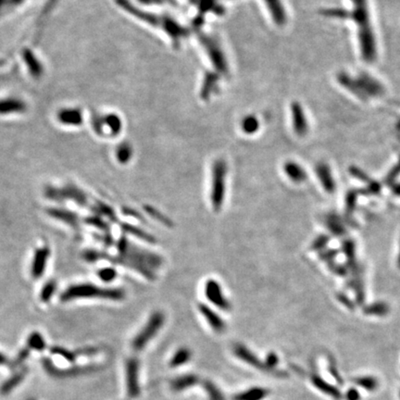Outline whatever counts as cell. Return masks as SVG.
<instances>
[{
    "instance_id": "obj_32",
    "label": "cell",
    "mask_w": 400,
    "mask_h": 400,
    "mask_svg": "<svg viewBox=\"0 0 400 400\" xmlns=\"http://www.w3.org/2000/svg\"><path fill=\"white\" fill-rule=\"evenodd\" d=\"M27 0H0V16L9 13L11 10L25 4Z\"/></svg>"
},
{
    "instance_id": "obj_6",
    "label": "cell",
    "mask_w": 400,
    "mask_h": 400,
    "mask_svg": "<svg viewBox=\"0 0 400 400\" xmlns=\"http://www.w3.org/2000/svg\"><path fill=\"white\" fill-rule=\"evenodd\" d=\"M165 322V315L161 311H155L149 317L142 330L133 338L132 346L134 350H142L149 341L158 334Z\"/></svg>"
},
{
    "instance_id": "obj_16",
    "label": "cell",
    "mask_w": 400,
    "mask_h": 400,
    "mask_svg": "<svg viewBox=\"0 0 400 400\" xmlns=\"http://www.w3.org/2000/svg\"><path fill=\"white\" fill-rule=\"evenodd\" d=\"M266 3L268 10L272 15V20L277 25H286L287 17L285 7L283 5L281 0H264Z\"/></svg>"
},
{
    "instance_id": "obj_13",
    "label": "cell",
    "mask_w": 400,
    "mask_h": 400,
    "mask_svg": "<svg viewBox=\"0 0 400 400\" xmlns=\"http://www.w3.org/2000/svg\"><path fill=\"white\" fill-rule=\"evenodd\" d=\"M27 109V105L19 98H5L0 99V115L23 113Z\"/></svg>"
},
{
    "instance_id": "obj_14",
    "label": "cell",
    "mask_w": 400,
    "mask_h": 400,
    "mask_svg": "<svg viewBox=\"0 0 400 400\" xmlns=\"http://www.w3.org/2000/svg\"><path fill=\"white\" fill-rule=\"evenodd\" d=\"M127 375V390L131 397H135L139 394L138 386V364L135 360H130L126 367Z\"/></svg>"
},
{
    "instance_id": "obj_59",
    "label": "cell",
    "mask_w": 400,
    "mask_h": 400,
    "mask_svg": "<svg viewBox=\"0 0 400 400\" xmlns=\"http://www.w3.org/2000/svg\"><path fill=\"white\" fill-rule=\"evenodd\" d=\"M28 400H35V399H34V398H30V399Z\"/></svg>"
},
{
    "instance_id": "obj_4",
    "label": "cell",
    "mask_w": 400,
    "mask_h": 400,
    "mask_svg": "<svg viewBox=\"0 0 400 400\" xmlns=\"http://www.w3.org/2000/svg\"><path fill=\"white\" fill-rule=\"evenodd\" d=\"M125 292L122 288H105L91 284L76 285L68 288L62 294V300L69 301L76 298H101L113 301L123 300Z\"/></svg>"
},
{
    "instance_id": "obj_30",
    "label": "cell",
    "mask_w": 400,
    "mask_h": 400,
    "mask_svg": "<svg viewBox=\"0 0 400 400\" xmlns=\"http://www.w3.org/2000/svg\"><path fill=\"white\" fill-rule=\"evenodd\" d=\"M241 127H242L243 131L247 134H253V133H256L260 128V123L255 116L249 115V116H247L243 119Z\"/></svg>"
},
{
    "instance_id": "obj_8",
    "label": "cell",
    "mask_w": 400,
    "mask_h": 400,
    "mask_svg": "<svg viewBox=\"0 0 400 400\" xmlns=\"http://www.w3.org/2000/svg\"><path fill=\"white\" fill-rule=\"evenodd\" d=\"M42 364H43L45 371L50 376H53L56 378H60V379L67 378V377H74V376L87 374V373H91V372H94L96 370H99V366L96 365L74 366L69 369L60 370V369H58L53 364V362L48 358L42 359Z\"/></svg>"
},
{
    "instance_id": "obj_49",
    "label": "cell",
    "mask_w": 400,
    "mask_h": 400,
    "mask_svg": "<svg viewBox=\"0 0 400 400\" xmlns=\"http://www.w3.org/2000/svg\"><path fill=\"white\" fill-rule=\"evenodd\" d=\"M55 291V287H54V284L52 283V284H50V285H49L48 287H45L44 288V291H43V293H42V298H43V300H44V301H46V300H49V298H50V296L53 294V292Z\"/></svg>"
},
{
    "instance_id": "obj_51",
    "label": "cell",
    "mask_w": 400,
    "mask_h": 400,
    "mask_svg": "<svg viewBox=\"0 0 400 400\" xmlns=\"http://www.w3.org/2000/svg\"><path fill=\"white\" fill-rule=\"evenodd\" d=\"M346 399L360 400L361 399V395H360V393L358 392V390H356L355 388H350L346 393Z\"/></svg>"
},
{
    "instance_id": "obj_3",
    "label": "cell",
    "mask_w": 400,
    "mask_h": 400,
    "mask_svg": "<svg viewBox=\"0 0 400 400\" xmlns=\"http://www.w3.org/2000/svg\"><path fill=\"white\" fill-rule=\"evenodd\" d=\"M337 80L342 86L361 100L377 99L385 93L383 84L367 73H361L355 77L346 73H340Z\"/></svg>"
},
{
    "instance_id": "obj_39",
    "label": "cell",
    "mask_w": 400,
    "mask_h": 400,
    "mask_svg": "<svg viewBox=\"0 0 400 400\" xmlns=\"http://www.w3.org/2000/svg\"><path fill=\"white\" fill-rule=\"evenodd\" d=\"M99 278L104 281H113L117 277V271L113 268H103L98 273Z\"/></svg>"
},
{
    "instance_id": "obj_20",
    "label": "cell",
    "mask_w": 400,
    "mask_h": 400,
    "mask_svg": "<svg viewBox=\"0 0 400 400\" xmlns=\"http://www.w3.org/2000/svg\"><path fill=\"white\" fill-rule=\"evenodd\" d=\"M49 254L50 251L46 247L38 249L35 252L34 263H33V275L35 278H39L42 275V272L45 268V263L48 261Z\"/></svg>"
},
{
    "instance_id": "obj_1",
    "label": "cell",
    "mask_w": 400,
    "mask_h": 400,
    "mask_svg": "<svg viewBox=\"0 0 400 400\" xmlns=\"http://www.w3.org/2000/svg\"><path fill=\"white\" fill-rule=\"evenodd\" d=\"M118 249L124 255V257L117 261L118 263L132 268L148 279H155V270L162 264V258L158 255L134 247L126 238L120 240Z\"/></svg>"
},
{
    "instance_id": "obj_36",
    "label": "cell",
    "mask_w": 400,
    "mask_h": 400,
    "mask_svg": "<svg viewBox=\"0 0 400 400\" xmlns=\"http://www.w3.org/2000/svg\"><path fill=\"white\" fill-rule=\"evenodd\" d=\"M51 353L63 357L69 362H74L75 360H76V358H77L75 352H72V351L68 350V349L63 348V347H59V346L52 347L51 348Z\"/></svg>"
},
{
    "instance_id": "obj_12",
    "label": "cell",
    "mask_w": 400,
    "mask_h": 400,
    "mask_svg": "<svg viewBox=\"0 0 400 400\" xmlns=\"http://www.w3.org/2000/svg\"><path fill=\"white\" fill-rule=\"evenodd\" d=\"M198 309L200 314L204 317V319L213 330L218 333H222L225 330V321H223L222 317L220 316L216 311H213L210 307L207 306L205 303H199Z\"/></svg>"
},
{
    "instance_id": "obj_44",
    "label": "cell",
    "mask_w": 400,
    "mask_h": 400,
    "mask_svg": "<svg viewBox=\"0 0 400 400\" xmlns=\"http://www.w3.org/2000/svg\"><path fill=\"white\" fill-rule=\"evenodd\" d=\"M400 174V160L399 162L397 163L395 165L394 169L391 171L390 173H388L387 177H386V183L388 184H391L395 180V178L397 177Z\"/></svg>"
},
{
    "instance_id": "obj_34",
    "label": "cell",
    "mask_w": 400,
    "mask_h": 400,
    "mask_svg": "<svg viewBox=\"0 0 400 400\" xmlns=\"http://www.w3.org/2000/svg\"><path fill=\"white\" fill-rule=\"evenodd\" d=\"M190 357H191L190 351L188 350L187 348L183 347V348L179 349L173 356V360L171 361L172 366L176 367V366L183 365L185 362L189 361Z\"/></svg>"
},
{
    "instance_id": "obj_42",
    "label": "cell",
    "mask_w": 400,
    "mask_h": 400,
    "mask_svg": "<svg viewBox=\"0 0 400 400\" xmlns=\"http://www.w3.org/2000/svg\"><path fill=\"white\" fill-rule=\"evenodd\" d=\"M30 351H31V349H30L28 346L25 347L22 350L20 351V353H19V355L17 357V359H16V360L13 361V363L11 364V367L14 369V368H17L18 366H20V364L28 358V356L30 355Z\"/></svg>"
},
{
    "instance_id": "obj_26",
    "label": "cell",
    "mask_w": 400,
    "mask_h": 400,
    "mask_svg": "<svg viewBox=\"0 0 400 400\" xmlns=\"http://www.w3.org/2000/svg\"><path fill=\"white\" fill-rule=\"evenodd\" d=\"M122 227L124 229V231L126 232H128L130 234H133L136 237H138L140 239H142L144 241L148 243L156 242V239L153 236H151L149 232L144 231L143 229H140V228L136 227V226H133L131 224H123Z\"/></svg>"
},
{
    "instance_id": "obj_10",
    "label": "cell",
    "mask_w": 400,
    "mask_h": 400,
    "mask_svg": "<svg viewBox=\"0 0 400 400\" xmlns=\"http://www.w3.org/2000/svg\"><path fill=\"white\" fill-rule=\"evenodd\" d=\"M122 121L116 114H108L94 118L93 127L98 133H103L105 128L108 129L111 135H117L122 130Z\"/></svg>"
},
{
    "instance_id": "obj_40",
    "label": "cell",
    "mask_w": 400,
    "mask_h": 400,
    "mask_svg": "<svg viewBox=\"0 0 400 400\" xmlns=\"http://www.w3.org/2000/svg\"><path fill=\"white\" fill-rule=\"evenodd\" d=\"M360 194H361L360 191H356V190L350 191V192L347 194V196H346V209H347V211L352 213V211L354 210V208H355L356 206V202H357V198H358V196H359Z\"/></svg>"
},
{
    "instance_id": "obj_9",
    "label": "cell",
    "mask_w": 400,
    "mask_h": 400,
    "mask_svg": "<svg viewBox=\"0 0 400 400\" xmlns=\"http://www.w3.org/2000/svg\"><path fill=\"white\" fill-rule=\"evenodd\" d=\"M204 294L207 300L222 311H229L232 309L231 302L228 300L222 286L215 279H208L204 286Z\"/></svg>"
},
{
    "instance_id": "obj_43",
    "label": "cell",
    "mask_w": 400,
    "mask_h": 400,
    "mask_svg": "<svg viewBox=\"0 0 400 400\" xmlns=\"http://www.w3.org/2000/svg\"><path fill=\"white\" fill-rule=\"evenodd\" d=\"M350 173L353 176H355L356 178L360 179V180L365 182V183H370L371 182V180L368 177V175L365 173H363L362 171H361L360 169L353 167V168L350 169Z\"/></svg>"
},
{
    "instance_id": "obj_38",
    "label": "cell",
    "mask_w": 400,
    "mask_h": 400,
    "mask_svg": "<svg viewBox=\"0 0 400 400\" xmlns=\"http://www.w3.org/2000/svg\"><path fill=\"white\" fill-rule=\"evenodd\" d=\"M145 209H146V211H147L151 217L155 218L156 220H158V222L164 223V224H166V225H169V226L172 225V222H170V220H169L168 218L163 216L162 213H159L156 208L150 207V206H146V207H145Z\"/></svg>"
},
{
    "instance_id": "obj_27",
    "label": "cell",
    "mask_w": 400,
    "mask_h": 400,
    "mask_svg": "<svg viewBox=\"0 0 400 400\" xmlns=\"http://www.w3.org/2000/svg\"><path fill=\"white\" fill-rule=\"evenodd\" d=\"M267 395L268 392L263 388H253L237 395L234 400H262Z\"/></svg>"
},
{
    "instance_id": "obj_25",
    "label": "cell",
    "mask_w": 400,
    "mask_h": 400,
    "mask_svg": "<svg viewBox=\"0 0 400 400\" xmlns=\"http://www.w3.org/2000/svg\"><path fill=\"white\" fill-rule=\"evenodd\" d=\"M192 2L195 5L198 6L201 15L208 11H213L218 15H222L224 12L223 7L218 5L217 0H192Z\"/></svg>"
},
{
    "instance_id": "obj_17",
    "label": "cell",
    "mask_w": 400,
    "mask_h": 400,
    "mask_svg": "<svg viewBox=\"0 0 400 400\" xmlns=\"http://www.w3.org/2000/svg\"><path fill=\"white\" fill-rule=\"evenodd\" d=\"M316 173L327 192L333 193L336 190V183L332 175L331 170L327 164L320 163L316 167Z\"/></svg>"
},
{
    "instance_id": "obj_58",
    "label": "cell",
    "mask_w": 400,
    "mask_h": 400,
    "mask_svg": "<svg viewBox=\"0 0 400 400\" xmlns=\"http://www.w3.org/2000/svg\"><path fill=\"white\" fill-rule=\"evenodd\" d=\"M397 265H398V267L400 268V250L399 255H398V258H397Z\"/></svg>"
},
{
    "instance_id": "obj_7",
    "label": "cell",
    "mask_w": 400,
    "mask_h": 400,
    "mask_svg": "<svg viewBox=\"0 0 400 400\" xmlns=\"http://www.w3.org/2000/svg\"><path fill=\"white\" fill-rule=\"evenodd\" d=\"M198 39L208 55L214 68L221 74H228L227 61L217 41L205 34H198Z\"/></svg>"
},
{
    "instance_id": "obj_19",
    "label": "cell",
    "mask_w": 400,
    "mask_h": 400,
    "mask_svg": "<svg viewBox=\"0 0 400 400\" xmlns=\"http://www.w3.org/2000/svg\"><path fill=\"white\" fill-rule=\"evenodd\" d=\"M311 379L312 384L315 385L317 388L321 391L322 393L330 395L332 397L336 398V400L341 399L342 395H341L340 391L338 390L334 385H330L329 383L323 380L321 376L312 374Z\"/></svg>"
},
{
    "instance_id": "obj_18",
    "label": "cell",
    "mask_w": 400,
    "mask_h": 400,
    "mask_svg": "<svg viewBox=\"0 0 400 400\" xmlns=\"http://www.w3.org/2000/svg\"><path fill=\"white\" fill-rule=\"evenodd\" d=\"M284 170L287 177L295 183H302L307 180V173L305 170L295 161H287L284 166Z\"/></svg>"
},
{
    "instance_id": "obj_24",
    "label": "cell",
    "mask_w": 400,
    "mask_h": 400,
    "mask_svg": "<svg viewBox=\"0 0 400 400\" xmlns=\"http://www.w3.org/2000/svg\"><path fill=\"white\" fill-rule=\"evenodd\" d=\"M234 352L238 358H240L241 360L246 361V362H248L249 364L257 367V368L260 367L262 369H267L265 366L261 364V361H258L255 355L246 346H243V345H237L234 347Z\"/></svg>"
},
{
    "instance_id": "obj_55",
    "label": "cell",
    "mask_w": 400,
    "mask_h": 400,
    "mask_svg": "<svg viewBox=\"0 0 400 400\" xmlns=\"http://www.w3.org/2000/svg\"><path fill=\"white\" fill-rule=\"evenodd\" d=\"M141 2L146 3V4H151V3H161L164 2V0H140Z\"/></svg>"
},
{
    "instance_id": "obj_53",
    "label": "cell",
    "mask_w": 400,
    "mask_h": 400,
    "mask_svg": "<svg viewBox=\"0 0 400 400\" xmlns=\"http://www.w3.org/2000/svg\"><path fill=\"white\" fill-rule=\"evenodd\" d=\"M337 252L336 250H329V251L321 253V257L323 261H333V258L336 257Z\"/></svg>"
},
{
    "instance_id": "obj_11",
    "label": "cell",
    "mask_w": 400,
    "mask_h": 400,
    "mask_svg": "<svg viewBox=\"0 0 400 400\" xmlns=\"http://www.w3.org/2000/svg\"><path fill=\"white\" fill-rule=\"evenodd\" d=\"M291 111L292 123L295 133L298 136H305L309 131V124L301 105L298 102H294L292 104Z\"/></svg>"
},
{
    "instance_id": "obj_48",
    "label": "cell",
    "mask_w": 400,
    "mask_h": 400,
    "mask_svg": "<svg viewBox=\"0 0 400 400\" xmlns=\"http://www.w3.org/2000/svg\"><path fill=\"white\" fill-rule=\"evenodd\" d=\"M329 268L333 272L337 273L338 275H343V276L346 275V269L345 267H342L339 264H336V263H329Z\"/></svg>"
},
{
    "instance_id": "obj_41",
    "label": "cell",
    "mask_w": 400,
    "mask_h": 400,
    "mask_svg": "<svg viewBox=\"0 0 400 400\" xmlns=\"http://www.w3.org/2000/svg\"><path fill=\"white\" fill-rule=\"evenodd\" d=\"M328 242H329V237L326 236H320L313 241L311 245V248L313 250H321L323 247H325Z\"/></svg>"
},
{
    "instance_id": "obj_35",
    "label": "cell",
    "mask_w": 400,
    "mask_h": 400,
    "mask_svg": "<svg viewBox=\"0 0 400 400\" xmlns=\"http://www.w3.org/2000/svg\"><path fill=\"white\" fill-rule=\"evenodd\" d=\"M327 226L333 233L340 236L345 232V228L343 226L340 220L336 216H329L327 219Z\"/></svg>"
},
{
    "instance_id": "obj_56",
    "label": "cell",
    "mask_w": 400,
    "mask_h": 400,
    "mask_svg": "<svg viewBox=\"0 0 400 400\" xmlns=\"http://www.w3.org/2000/svg\"><path fill=\"white\" fill-rule=\"evenodd\" d=\"M393 192L396 196H400V184H396L393 186Z\"/></svg>"
},
{
    "instance_id": "obj_46",
    "label": "cell",
    "mask_w": 400,
    "mask_h": 400,
    "mask_svg": "<svg viewBox=\"0 0 400 400\" xmlns=\"http://www.w3.org/2000/svg\"><path fill=\"white\" fill-rule=\"evenodd\" d=\"M208 394H209V399L210 400H224L222 394L213 386V385H208L207 386Z\"/></svg>"
},
{
    "instance_id": "obj_33",
    "label": "cell",
    "mask_w": 400,
    "mask_h": 400,
    "mask_svg": "<svg viewBox=\"0 0 400 400\" xmlns=\"http://www.w3.org/2000/svg\"><path fill=\"white\" fill-rule=\"evenodd\" d=\"M28 347L30 349H35L37 351L44 350V347H45V343L39 333H33L29 336Z\"/></svg>"
},
{
    "instance_id": "obj_23",
    "label": "cell",
    "mask_w": 400,
    "mask_h": 400,
    "mask_svg": "<svg viewBox=\"0 0 400 400\" xmlns=\"http://www.w3.org/2000/svg\"><path fill=\"white\" fill-rule=\"evenodd\" d=\"M27 372H28L27 368H25L23 370L16 372L14 375L11 376L9 380L6 381L5 383L2 385L1 388H0V393L2 395L10 394V391L13 390L16 386H18L23 381Z\"/></svg>"
},
{
    "instance_id": "obj_29",
    "label": "cell",
    "mask_w": 400,
    "mask_h": 400,
    "mask_svg": "<svg viewBox=\"0 0 400 400\" xmlns=\"http://www.w3.org/2000/svg\"><path fill=\"white\" fill-rule=\"evenodd\" d=\"M352 381L355 383L356 385H359L368 391L375 390L379 385L378 380L376 379L375 377H372V376L358 377L355 379H352Z\"/></svg>"
},
{
    "instance_id": "obj_45",
    "label": "cell",
    "mask_w": 400,
    "mask_h": 400,
    "mask_svg": "<svg viewBox=\"0 0 400 400\" xmlns=\"http://www.w3.org/2000/svg\"><path fill=\"white\" fill-rule=\"evenodd\" d=\"M329 371H330V373H331L332 375L334 376V378L336 379V382H337L338 384L343 385V379H342V377H341L340 374H339V372L337 371L335 361H333L332 360H330V363H329Z\"/></svg>"
},
{
    "instance_id": "obj_2",
    "label": "cell",
    "mask_w": 400,
    "mask_h": 400,
    "mask_svg": "<svg viewBox=\"0 0 400 400\" xmlns=\"http://www.w3.org/2000/svg\"><path fill=\"white\" fill-rule=\"evenodd\" d=\"M116 3L123 10L127 11L128 13L133 15L139 20H144L147 23L160 28L166 34H168L175 43H179L180 39L186 37L189 34V31L186 28H183V26L179 25L176 20H173L170 17L158 16L157 14L139 10L129 0H116Z\"/></svg>"
},
{
    "instance_id": "obj_47",
    "label": "cell",
    "mask_w": 400,
    "mask_h": 400,
    "mask_svg": "<svg viewBox=\"0 0 400 400\" xmlns=\"http://www.w3.org/2000/svg\"><path fill=\"white\" fill-rule=\"evenodd\" d=\"M277 363H278V357H277L276 354L271 353V354L267 356V361L266 363H265L267 370H272V368H274L277 365Z\"/></svg>"
},
{
    "instance_id": "obj_52",
    "label": "cell",
    "mask_w": 400,
    "mask_h": 400,
    "mask_svg": "<svg viewBox=\"0 0 400 400\" xmlns=\"http://www.w3.org/2000/svg\"><path fill=\"white\" fill-rule=\"evenodd\" d=\"M97 352H98V350L96 348L87 347V348H83V349H79V350L76 351L75 354H76V356H90L93 355Z\"/></svg>"
},
{
    "instance_id": "obj_57",
    "label": "cell",
    "mask_w": 400,
    "mask_h": 400,
    "mask_svg": "<svg viewBox=\"0 0 400 400\" xmlns=\"http://www.w3.org/2000/svg\"><path fill=\"white\" fill-rule=\"evenodd\" d=\"M7 362V359H6L5 356L0 353V365H3Z\"/></svg>"
},
{
    "instance_id": "obj_22",
    "label": "cell",
    "mask_w": 400,
    "mask_h": 400,
    "mask_svg": "<svg viewBox=\"0 0 400 400\" xmlns=\"http://www.w3.org/2000/svg\"><path fill=\"white\" fill-rule=\"evenodd\" d=\"M23 58L31 74L35 78L40 77L43 74V66L41 64L38 58H36V56L33 53L32 50L25 51Z\"/></svg>"
},
{
    "instance_id": "obj_5",
    "label": "cell",
    "mask_w": 400,
    "mask_h": 400,
    "mask_svg": "<svg viewBox=\"0 0 400 400\" xmlns=\"http://www.w3.org/2000/svg\"><path fill=\"white\" fill-rule=\"evenodd\" d=\"M227 165L223 159L215 160L211 171L210 202L214 211L221 210L226 195Z\"/></svg>"
},
{
    "instance_id": "obj_21",
    "label": "cell",
    "mask_w": 400,
    "mask_h": 400,
    "mask_svg": "<svg viewBox=\"0 0 400 400\" xmlns=\"http://www.w3.org/2000/svg\"><path fill=\"white\" fill-rule=\"evenodd\" d=\"M218 83H219V74L214 73H208L205 75V78L203 81L202 88L200 92V96L203 99H208L210 95L217 89Z\"/></svg>"
},
{
    "instance_id": "obj_54",
    "label": "cell",
    "mask_w": 400,
    "mask_h": 400,
    "mask_svg": "<svg viewBox=\"0 0 400 400\" xmlns=\"http://www.w3.org/2000/svg\"><path fill=\"white\" fill-rule=\"evenodd\" d=\"M339 299H340V301L343 302L347 308H349V309H352V308H353V303L351 302L350 299H348L347 296H344V295H341V296H339Z\"/></svg>"
},
{
    "instance_id": "obj_50",
    "label": "cell",
    "mask_w": 400,
    "mask_h": 400,
    "mask_svg": "<svg viewBox=\"0 0 400 400\" xmlns=\"http://www.w3.org/2000/svg\"><path fill=\"white\" fill-rule=\"evenodd\" d=\"M59 1V0H48V2H46L45 5L44 6L43 11H42V16H45L50 11L53 10L55 6L57 5V3H58Z\"/></svg>"
},
{
    "instance_id": "obj_15",
    "label": "cell",
    "mask_w": 400,
    "mask_h": 400,
    "mask_svg": "<svg viewBox=\"0 0 400 400\" xmlns=\"http://www.w3.org/2000/svg\"><path fill=\"white\" fill-rule=\"evenodd\" d=\"M57 118L60 124L69 126H79L83 123V112L76 108H65L60 109Z\"/></svg>"
},
{
    "instance_id": "obj_28",
    "label": "cell",
    "mask_w": 400,
    "mask_h": 400,
    "mask_svg": "<svg viewBox=\"0 0 400 400\" xmlns=\"http://www.w3.org/2000/svg\"><path fill=\"white\" fill-rule=\"evenodd\" d=\"M115 155L119 162L126 164L132 158L133 148L128 143L121 144L116 149Z\"/></svg>"
},
{
    "instance_id": "obj_31",
    "label": "cell",
    "mask_w": 400,
    "mask_h": 400,
    "mask_svg": "<svg viewBox=\"0 0 400 400\" xmlns=\"http://www.w3.org/2000/svg\"><path fill=\"white\" fill-rule=\"evenodd\" d=\"M389 311V307L386 303H374L372 305L366 307L364 313L368 315H375V316H384Z\"/></svg>"
},
{
    "instance_id": "obj_37",
    "label": "cell",
    "mask_w": 400,
    "mask_h": 400,
    "mask_svg": "<svg viewBox=\"0 0 400 400\" xmlns=\"http://www.w3.org/2000/svg\"><path fill=\"white\" fill-rule=\"evenodd\" d=\"M196 382V378L194 376H186V377H182L180 379L173 382V388L176 390H182L184 388H187L188 386L192 385Z\"/></svg>"
}]
</instances>
